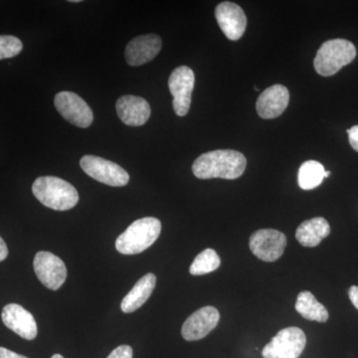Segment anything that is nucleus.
Instances as JSON below:
<instances>
[{
  "label": "nucleus",
  "mask_w": 358,
  "mask_h": 358,
  "mask_svg": "<svg viewBox=\"0 0 358 358\" xmlns=\"http://www.w3.org/2000/svg\"><path fill=\"white\" fill-rule=\"evenodd\" d=\"M307 345V338L296 327L282 329L263 348L264 358H299Z\"/></svg>",
  "instance_id": "5"
},
{
  "label": "nucleus",
  "mask_w": 358,
  "mask_h": 358,
  "mask_svg": "<svg viewBox=\"0 0 358 358\" xmlns=\"http://www.w3.org/2000/svg\"><path fill=\"white\" fill-rule=\"evenodd\" d=\"M221 260L213 249H205L196 256L189 268L192 275H202L214 272L220 267Z\"/></svg>",
  "instance_id": "21"
},
{
  "label": "nucleus",
  "mask_w": 358,
  "mask_h": 358,
  "mask_svg": "<svg viewBox=\"0 0 358 358\" xmlns=\"http://www.w3.org/2000/svg\"><path fill=\"white\" fill-rule=\"evenodd\" d=\"M348 138H350V143L353 150L358 152V126L352 127V129H348Z\"/></svg>",
  "instance_id": "24"
},
{
  "label": "nucleus",
  "mask_w": 358,
  "mask_h": 358,
  "mask_svg": "<svg viewBox=\"0 0 358 358\" xmlns=\"http://www.w3.org/2000/svg\"><path fill=\"white\" fill-rule=\"evenodd\" d=\"M357 57V48L345 39H331L324 42L317 52L313 66L322 77L333 76L341 68L350 64Z\"/></svg>",
  "instance_id": "4"
},
{
  "label": "nucleus",
  "mask_w": 358,
  "mask_h": 358,
  "mask_svg": "<svg viewBox=\"0 0 358 358\" xmlns=\"http://www.w3.org/2000/svg\"><path fill=\"white\" fill-rule=\"evenodd\" d=\"M252 253L265 262H275L281 258L287 246V237L281 231L260 229L250 237Z\"/></svg>",
  "instance_id": "8"
},
{
  "label": "nucleus",
  "mask_w": 358,
  "mask_h": 358,
  "mask_svg": "<svg viewBox=\"0 0 358 358\" xmlns=\"http://www.w3.org/2000/svg\"><path fill=\"white\" fill-rule=\"evenodd\" d=\"M162 45L159 35L147 34L136 37L127 45V62L134 67L147 64L159 53Z\"/></svg>",
  "instance_id": "15"
},
{
  "label": "nucleus",
  "mask_w": 358,
  "mask_h": 358,
  "mask_svg": "<svg viewBox=\"0 0 358 358\" xmlns=\"http://www.w3.org/2000/svg\"><path fill=\"white\" fill-rule=\"evenodd\" d=\"M348 296H350L352 305L358 310V287H350V291H348Z\"/></svg>",
  "instance_id": "26"
},
{
  "label": "nucleus",
  "mask_w": 358,
  "mask_h": 358,
  "mask_svg": "<svg viewBox=\"0 0 358 358\" xmlns=\"http://www.w3.org/2000/svg\"><path fill=\"white\" fill-rule=\"evenodd\" d=\"M0 358H28L24 355H17V353L11 352L6 348H0Z\"/></svg>",
  "instance_id": "25"
},
{
  "label": "nucleus",
  "mask_w": 358,
  "mask_h": 358,
  "mask_svg": "<svg viewBox=\"0 0 358 358\" xmlns=\"http://www.w3.org/2000/svg\"><path fill=\"white\" fill-rule=\"evenodd\" d=\"M220 313L214 307H204L193 313L183 324L181 334L187 341H199L217 327Z\"/></svg>",
  "instance_id": "11"
},
{
  "label": "nucleus",
  "mask_w": 358,
  "mask_h": 358,
  "mask_svg": "<svg viewBox=\"0 0 358 358\" xmlns=\"http://www.w3.org/2000/svg\"><path fill=\"white\" fill-rule=\"evenodd\" d=\"M35 274L46 288L57 291L67 279V268L59 257L40 251L33 261Z\"/></svg>",
  "instance_id": "10"
},
{
  "label": "nucleus",
  "mask_w": 358,
  "mask_h": 358,
  "mask_svg": "<svg viewBox=\"0 0 358 358\" xmlns=\"http://www.w3.org/2000/svg\"><path fill=\"white\" fill-rule=\"evenodd\" d=\"M22 49V42L17 37L0 35V60L15 57Z\"/></svg>",
  "instance_id": "22"
},
{
  "label": "nucleus",
  "mask_w": 358,
  "mask_h": 358,
  "mask_svg": "<svg viewBox=\"0 0 358 358\" xmlns=\"http://www.w3.org/2000/svg\"><path fill=\"white\" fill-rule=\"evenodd\" d=\"M329 176H331V171H327L326 173H324V178H329Z\"/></svg>",
  "instance_id": "28"
},
{
  "label": "nucleus",
  "mask_w": 358,
  "mask_h": 358,
  "mask_svg": "<svg viewBox=\"0 0 358 358\" xmlns=\"http://www.w3.org/2000/svg\"><path fill=\"white\" fill-rule=\"evenodd\" d=\"M54 103L59 114L74 126L89 128L94 121L93 110L88 103L73 92H60L55 96Z\"/></svg>",
  "instance_id": "9"
},
{
  "label": "nucleus",
  "mask_w": 358,
  "mask_h": 358,
  "mask_svg": "<svg viewBox=\"0 0 358 358\" xmlns=\"http://www.w3.org/2000/svg\"><path fill=\"white\" fill-rule=\"evenodd\" d=\"M194 83V72L187 66L176 68L169 76V88L173 96L174 112L178 117H185L189 112Z\"/></svg>",
  "instance_id": "7"
},
{
  "label": "nucleus",
  "mask_w": 358,
  "mask_h": 358,
  "mask_svg": "<svg viewBox=\"0 0 358 358\" xmlns=\"http://www.w3.org/2000/svg\"><path fill=\"white\" fill-rule=\"evenodd\" d=\"M296 312L301 317L313 322H326L329 320V312L310 292L303 291L299 294L296 303Z\"/></svg>",
  "instance_id": "19"
},
{
  "label": "nucleus",
  "mask_w": 358,
  "mask_h": 358,
  "mask_svg": "<svg viewBox=\"0 0 358 358\" xmlns=\"http://www.w3.org/2000/svg\"><path fill=\"white\" fill-rule=\"evenodd\" d=\"M80 166L89 176L103 185L121 187L129 183V173L119 164L103 157L85 155L80 160Z\"/></svg>",
  "instance_id": "6"
},
{
  "label": "nucleus",
  "mask_w": 358,
  "mask_h": 358,
  "mask_svg": "<svg viewBox=\"0 0 358 358\" xmlns=\"http://www.w3.org/2000/svg\"><path fill=\"white\" fill-rule=\"evenodd\" d=\"M133 348L129 345H121L115 348L107 358H133Z\"/></svg>",
  "instance_id": "23"
},
{
  "label": "nucleus",
  "mask_w": 358,
  "mask_h": 358,
  "mask_svg": "<svg viewBox=\"0 0 358 358\" xmlns=\"http://www.w3.org/2000/svg\"><path fill=\"white\" fill-rule=\"evenodd\" d=\"M34 196L44 206L57 211H66L76 206L79 193L64 179L56 176H41L32 185Z\"/></svg>",
  "instance_id": "2"
},
{
  "label": "nucleus",
  "mask_w": 358,
  "mask_h": 358,
  "mask_svg": "<svg viewBox=\"0 0 358 358\" xmlns=\"http://www.w3.org/2000/svg\"><path fill=\"white\" fill-rule=\"evenodd\" d=\"M324 173L326 169L320 162L308 160L301 164L299 171V185L303 190L315 189L324 181Z\"/></svg>",
  "instance_id": "20"
},
{
  "label": "nucleus",
  "mask_w": 358,
  "mask_h": 358,
  "mask_svg": "<svg viewBox=\"0 0 358 358\" xmlns=\"http://www.w3.org/2000/svg\"><path fill=\"white\" fill-rule=\"evenodd\" d=\"M8 256V249H7V246L4 240L0 237V262L6 260Z\"/></svg>",
  "instance_id": "27"
},
{
  "label": "nucleus",
  "mask_w": 358,
  "mask_h": 358,
  "mask_svg": "<svg viewBox=\"0 0 358 358\" xmlns=\"http://www.w3.org/2000/svg\"><path fill=\"white\" fill-rule=\"evenodd\" d=\"M247 159L232 150H218L200 155L193 162V174L199 179H236L244 173Z\"/></svg>",
  "instance_id": "1"
},
{
  "label": "nucleus",
  "mask_w": 358,
  "mask_h": 358,
  "mask_svg": "<svg viewBox=\"0 0 358 358\" xmlns=\"http://www.w3.org/2000/svg\"><path fill=\"white\" fill-rule=\"evenodd\" d=\"M162 232V223L155 217L134 221L115 241V248L124 255H134L150 248Z\"/></svg>",
  "instance_id": "3"
},
{
  "label": "nucleus",
  "mask_w": 358,
  "mask_h": 358,
  "mask_svg": "<svg viewBox=\"0 0 358 358\" xmlns=\"http://www.w3.org/2000/svg\"><path fill=\"white\" fill-rule=\"evenodd\" d=\"M155 285H157V277L152 273L141 278L122 300L121 303L122 312L131 313L138 310L152 296Z\"/></svg>",
  "instance_id": "17"
},
{
  "label": "nucleus",
  "mask_w": 358,
  "mask_h": 358,
  "mask_svg": "<svg viewBox=\"0 0 358 358\" xmlns=\"http://www.w3.org/2000/svg\"><path fill=\"white\" fill-rule=\"evenodd\" d=\"M51 358H64L62 357V355H54L53 357H52Z\"/></svg>",
  "instance_id": "29"
},
{
  "label": "nucleus",
  "mask_w": 358,
  "mask_h": 358,
  "mask_svg": "<svg viewBox=\"0 0 358 358\" xmlns=\"http://www.w3.org/2000/svg\"><path fill=\"white\" fill-rule=\"evenodd\" d=\"M216 20L228 39L236 41L243 36L247 17L243 9L234 2L225 1L215 9Z\"/></svg>",
  "instance_id": "12"
},
{
  "label": "nucleus",
  "mask_w": 358,
  "mask_h": 358,
  "mask_svg": "<svg viewBox=\"0 0 358 358\" xmlns=\"http://www.w3.org/2000/svg\"><path fill=\"white\" fill-rule=\"evenodd\" d=\"M331 226L326 219L315 217L305 221L299 226L296 238L299 243L303 247H315L329 236Z\"/></svg>",
  "instance_id": "18"
},
{
  "label": "nucleus",
  "mask_w": 358,
  "mask_h": 358,
  "mask_svg": "<svg viewBox=\"0 0 358 358\" xmlns=\"http://www.w3.org/2000/svg\"><path fill=\"white\" fill-rule=\"evenodd\" d=\"M289 101V90L282 85H274L259 96L256 103L257 113L262 119H275L287 109Z\"/></svg>",
  "instance_id": "14"
},
{
  "label": "nucleus",
  "mask_w": 358,
  "mask_h": 358,
  "mask_svg": "<svg viewBox=\"0 0 358 358\" xmlns=\"http://www.w3.org/2000/svg\"><path fill=\"white\" fill-rule=\"evenodd\" d=\"M1 319L9 329L27 341H32L38 334L36 320L32 313L17 303L6 306L2 310Z\"/></svg>",
  "instance_id": "13"
},
{
  "label": "nucleus",
  "mask_w": 358,
  "mask_h": 358,
  "mask_svg": "<svg viewBox=\"0 0 358 358\" xmlns=\"http://www.w3.org/2000/svg\"><path fill=\"white\" fill-rule=\"evenodd\" d=\"M117 114L127 126L141 127L150 119L152 110L150 103L136 96H122L115 103Z\"/></svg>",
  "instance_id": "16"
}]
</instances>
